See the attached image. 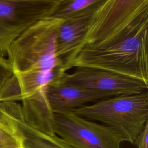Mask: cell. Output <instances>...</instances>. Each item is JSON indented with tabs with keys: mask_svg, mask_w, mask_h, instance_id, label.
I'll use <instances>...</instances> for the list:
<instances>
[{
	"mask_svg": "<svg viewBox=\"0 0 148 148\" xmlns=\"http://www.w3.org/2000/svg\"><path fill=\"white\" fill-rule=\"evenodd\" d=\"M21 147V138L16 127L0 108V148Z\"/></svg>",
	"mask_w": 148,
	"mask_h": 148,
	"instance_id": "12",
	"label": "cell"
},
{
	"mask_svg": "<svg viewBox=\"0 0 148 148\" xmlns=\"http://www.w3.org/2000/svg\"><path fill=\"white\" fill-rule=\"evenodd\" d=\"M13 74V69L8 59L0 57V91L6 81Z\"/></svg>",
	"mask_w": 148,
	"mask_h": 148,
	"instance_id": "13",
	"label": "cell"
},
{
	"mask_svg": "<svg viewBox=\"0 0 148 148\" xmlns=\"http://www.w3.org/2000/svg\"><path fill=\"white\" fill-rule=\"evenodd\" d=\"M45 100L53 113L73 111L88 102H95L114 94L67 84L59 80L50 82L43 88Z\"/></svg>",
	"mask_w": 148,
	"mask_h": 148,
	"instance_id": "8",
	"label": "cell"
},
{
	"mask_svg": "<svg viewBox=\"0 0 148 148\" xmlns=\"http://www.w3.org/2000/svg\"><path fill=\"white\" fill-rule=\"evenodd\" d=\"M107 0H57L49 17L64 20L81 12L98 9Z\"/></svg>",
	"mask_w": 148,
	"mask_h": 148,
	"instance_id": "11",
	"label": "cell"
},
{
	"mask_svg": "<svg viewBox=\"0 0 148 148\" xmlns=\"http://www.w3.org/2000/svg\"><path fill=\"white\" fill-rule=\"evenodd\" d=\"M0 108L16 127L24 148H74L53 132L38 128L27 122L17 102H0Z\"/></svg>",
	"mask_w": 148,
	"mask_h": 148,
	"instance_id": "9",
	"label": "cell"
},
{
	"mask_svg": "<svg viewBox=\"0 0 148 148\" xmlns=\"http://www.w3.org/2000/svg\"><path fill=\"white\" fill-rule=\"evenodd\" d=\"M97 9L86 10L62 20L56 43L57 57L64 61L77 49L86 35Z\"/></svg>",
	"mask_w": 148,
	"mask_h": 148,
	"instance_id": "10",
	"label": "cell"
},
{
	"mask_svg": "<svg viewBox=\"0 0 148 148\" xmlns=\"http://www.w3.org/2000/svg\"><path fill=\"white\" fill-rule=\"evenodd\" d=\"M18 148H24V147H18Z\"/></svg>",
	"mask_w": 148,
	"mask_h": 148,
	"instance_id": "15",
	"label": "cell"
},
{
	"mask_svg": "<svg viewBox=\"0 0 148 148\" xmlns=\"http://www.w3.org/2000/svg\"><path fill=\"white\" fill-rule=\"evenodd\" d=\"M53 132L74 148H120L123 142L110 127L82 117L73 111L53 115Z\"/></svg>",
	"mask_w": 148,
	"mask_h": 148,
	"instance_id": "5",
	"label": "cell"
},
{
	"mask_svg": "<svg viewBox=\"0 0 148 148\" xmlns=\"http://www.w3.org/2000/svg\"><path fill=\"white\" fill-rule=\"evenodd\" d=\"M146 18L148 0H107L95 12L86 35L71 56L86 44L110 40Z\"/></svg>",
	"mask_w": 148,
	"mask_h": 148,
	"instance_id": "4",
	"label": "cell"
},
{
	"mask_svg": "<svg viewBox=\"0 0 148 148\" xmlns=\"http://www.w3.org/2000/svg\"><path fill=\"white\" fill-rule=\"evenodd\" d=\"M59 80L65 84L110 92L114 95L139 94L148 89V83L142 80L90 67H77L71 74L64 72Z\"/></svg>",
	"mask_w": 148,
	"mask_h": 148,
	"instance_id": "7",
	"label": "cell"
},
{
	"mask_svg": "<svg viewBox=\"0 0 148 148\" xmlns=\"http://www.w3.org/2000/svg\"><path fill=\"white\" fill-rule=\"evenodd\" d=\"M57 0H0V57L12 43L38 21L49 17Z\"/></svg>",
	"mask_w": 148,
	"mask_h": 148,
	"instance_id": "6",
	"label": "cell"
},
{
	"mask_svg": "<svg viewBox=\"0 0 148 148\" xmlns=\"http://www.w3.org/2000/svg\"><path fill=\"white\" fill-rule=\"evenodd\" d=\"M73 112L85 119L102 122L113 129L123 142L135 145L148 124V92L110 97Z\"/></svg>",
	"mask_w": 148,
	"mask_h": 148,
	"instance_id": "3",
	"label": "cell"
},
{
	"mask_svg": "<svg viewBox=\"0 0 148 148\" xmlns=\"http://www.w3.org/2000/svg\"><path fill=\"white\" fill-rule=\"evenodd\" d=\"M135 145L137 148H148V124L138 138Z\"/></svg>",
	"mask_w": 148,
	"mask_h": 148,
	"instance_id": "14",
	"label": "cell"
},
{
	"mask_svg": "<svg viewBox=\"0 0 148 148\" xmlns=\"http://www.w3.org/2000/svg\"><path fill=\"white\" fill-rule=\"evenodd\" d=\"M62 21L51 17L42 18L12 43L7 56L14 73L63 71V62L57 57L56 50V37Z\"/></svg>",
	"mask_w": 148,
	"mask_h": 148,
	"instance_id": "2",
	"label": "cell"
},
{
	"mask_svg": "<svg viewBox=\"0 0 148 148\" xmlns=\"http://www.w3.org/2000/svg\"><path fill=\"white\" fill-rule=\"evenodd\" d=\"M147 27L146 18L110 40L83 46L64 62L63 71L73 67L94 68L148 83Z\"/></svg>",
	"mask_w": 148,
	"mask_h": 148,
	"instance_id": "1",
	"label": "cell"
}]
</instances>
